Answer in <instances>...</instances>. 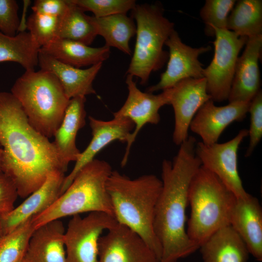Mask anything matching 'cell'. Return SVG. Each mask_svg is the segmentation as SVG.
I'll use <instances>...</instances> for the list:
<instances>
[{"mask_svg":"<svg viewBox=\"0 0 262 262\" xmlns=\"http://www.w3.org/2000/svg\"><path fill=\"white\" fill-rule=\"evenodd\" d=\"M1 170L26 198L56 171L65 173L52 142L29 123L20 103L11 93L0 92Z\"/></svg>","mask_w":262,"mask_h":262,"instance_id":"obj_1","label":"cell"},{"mask_svg":"<svg viewBox=\"0 0 262 262\" xmlns=\"http://www.w3.org/2000/svg\"><path fill=\"white\" fill-rule=\"evenodd\" d=\"M196 142L195 137L188 136L172 161L162 162V187L153 220L154 231L162 249L159 262H177L199 248L185 228L189 185L201 165L195 152Z\"/></svg>","mask_w":262,"mask_h":262,"instance_id":"obj_2","label":"cell"},{"mask_svg":"<svg viewBox=\"0 0 262 262\" xmlns=\"http://www.w3.org/2000/svg\"><path fill=\"white\" fill-rule=\"evenodd\" d=\"M162 187L161 179L154 174L131 179L117 170L112 171L106 182L118 223L137 233L159 261L162 249L154 231L153 220Z\"/></svg>","mask_w":262,"mask_h":262,"instance_id":"obj_3","label":"cell"},{"mask_svg":"<svg viewBox=\"0 0 262 262\" xmlns=\"http://www.w3.org/2000/svg\"><path fill=\"white\" fill-rule=\"evenodd\" d=\"M236 199L216 175L201 165L188 189L191 212L186 232L190 239L199 247L216 231L230 225Z\"/></svg>","mask_w":262,"mask_h":262,"instance_id":"obj_4","label":"cell"},{"mask_svg":"<svg viewBox=\"0 0 262 262\" xmlns=\"http://www.w3.org/2000/svg\"><path fill=\"white\" fill-rule=\"evenodd\" d=\"M112 171L104 160L95 159L87 164L51 206L33 217L34 229L54 220L87 212H103L114 217L106 188Z\"/></svg>","mask_w":262,"mask_h":262,"instance_id":"obj_5","label":"cell"},{"mask_svg":"<svg viewBox=\"0 0 262 262\" xmlns=\"http://www.w3.org/2000/svg\"><path fill=\"white\" fill-rule=\"evenodd\" d=\"M11 93L20 103L31 125L48 138L53 137L70 100L56 77L41 69L25 71Z\"/></svg>","mask_w":262,"mask_h":262,"instance_id":"obj_6","label":"cell"},{"mask_svg":"<svg viewBox=\"0 0 262 262\" xmlns=\"http://www.w3.org/2000/svg\"><path fill=\"white\" fill-rule=\"evenodd\" d=\"M136 22V42L127 75L135 76L146 84L152 72L164 64L168 54L164 45L174 30V24L158 4H136L131 11Z\"/></svg>","mask_w":262,"mask_h":262,"instance_id":"obj_7","label":"cell"},{"mask_svg":"<svg viewBox=\"0 0 262 262\" xmlns=\"http://www.w3.org/2000/svg\"><path fill=\"white\" fill-rule=\"evenodd\" d=\"M214 53L210 64L203 69L207 90L212 100L228 99L238 55L248 38L227 30L214 28Z\"/></svg>","mask_w":262,"mask_h":262,"instance_id":"obj_8","label":"cell"},{"mask_svg":"<svg viewBox=\"0 0 262 262\" xmlns=\"http://www.w3.org/2000/svg\"><path fill=\"white\" fill-rule=\"evenodd\" d=\"M117 223L113 216L103 212L72 216L64 234L66 262H98L101 234Z\"/></svg>","mask_w":262,"mask_h":262,"instance_id":"obj_9","label":"cell"},{"mask_svg":"<svg viewBox=\"0 0 262 262\" xmlns=\"http://www.w3.org/2000/svg\"><path fill=\"white\" fill-rule=\"evenodd\" d=\"M247 136L248 130L244 129L227 142L211 145L199 142L195 147L201 165L216 175L237 198L249 195L243 186L238 168L239 146Z\"/></svg>","mask_w":262,"mask_h":262,"instance_id":"obj_10","label":"cell"},{"mask_svg":"<svg viewBox=\"0 0 262 262\" xmlns=\"http://www.w3.org/2000/svg\"><path fill=\"white\" fill-rule=\"evenodd\" d=\"M126 83L128 90L127 98L123 106L113 113L114 117L128 118L134 125L133 131L126 142L125 152L121 161L125 166L128 161L131 147L143 127L147 124H157L160 121V109L169 104V89L157 95L141 91L133 80V77L127 74Z\"/></svg>","mask_w":262,"mask_h":262,"instance_id":"obj_11","label":"cell"},{"mask_svg":"<svg viewBox=\"0 0 262 262\" xmlns=\"http://www.w3.org/2000/svg\"><path fill=\"white\" fill-rule=\"evenodd\" d=\"M169 49V59L159 82L149 87L147 92L153 93L170 88L187 79L204 78L202 65L199 56L211 49V46L192 48L183 43L174 30L165 43Z\"/></svg>","mask_w":262,"mask_h":262,"instance_id":"obj_12","label":"cell"},{"mask_svg":"<svg viewBox=\"0 0 262 262\" xmlns=\"http://www.w3.org/2000/svg\"><path fill=\"white\" fill-rule=\"evenodd\" d=\"M168 89L169 104L173 108L175 118L173 141L180 146L189 136L190 125L196 113L211 97L204 78L185 79Z\"/></svg>","mask_w":262,"mask_h":262,"instance_id":"obj_13","label":"cell"},{"mask_svg":"<svg viewBox=\"0 0 262 262\" xmlns=\"http://www.w3.org/2000/svg\"><path fill=\"white\" fill-rule=\"evenodd\" d=\"M101 236L98 262H159L145 241L127 227L117 223Z\"/></svg>","mask_w":262,"mask_h":262,"instance_id":"obj_14","label":"cell"},{"mask_svg":"<svg viewBox=\"0 0 262 262\" xmlns=\"http://www.w3.org/2000/svg\"><path fill=\"white\" fill-rule=\"evenodd\" d=\"M250 102H229L226 105L217 106L210 99L196 113L189 129L199 136L201 142L205 144L217 143L228 126L235 121H241L246 117Z\"/></svg>","mask_w":262,"mask_h":262,"instance_id":"obj_15","label":"cell"},{"mask_svg":"<svg viewBox=\"0 0 262 262\" xmlns=\"http://www.w3.org/2000/svg\"><path fill=\"white\" fill-rule=\"evenodd\" d=\"M89 120L92 139L86 148L81 152L71 172L65 177L61 194L69 187L79 171L95 159L99 152L114 141L126 143L134 128L133 122L125 118L114 117L112 120L104 121L90 116Z\"/></svg>","mask_w":262,"mask_h":262,"instance_id":"obj_16","label":"cell"},{"mask_svg":"<svg viewBox=\"0 0 262 262\" xmlns=\"http://www.w3.org/2000/svg\"><path fill=\"white\" fill-rule=\"evenodd\" d=\"M242 55L236 63L228 100L229 102H250L261 90L258 61L262 47V35L248 38Z\"/></svg>","mask_w":262,"mask_h":262,"instance_id":"obj_17","label":"cell"},{"mask_svg":"<svg viewBox=\"0 0 262 262\" xmlns=\"http://www.w3.org/2000/svg\"><path fill=\"white\" fill-rule=\"evenodd\" d=\"M65 177V173L61 171L51 173L45 182L25 198L22 203L9 213L2 215L5 234L51 206L61 194Z\"/></svg>","mask_w":262,"mask_h":262,"instance_id":"obj_18","label":"cell"},{"mask_svg":"<svg viewBox=\"0 0 262 262\" xmlns=\"http://www.w3.org/2000/svg\"><path fill=\"white\" fill-rule=\"evenodd\" d=\"M230 225L245 243L249 253L262 261V208L258 198L250 194L237 198Z\"/></svg>","mask_w":262,"mask_h":262,"instance_id":"obj_19","label":"cell"},{"mask_svg":"<svg viewBox=\"0 0 262 262\" xmlns=\"http://www.w3.org/2000/svg\"><path fill=\"white\" fill-rule=\"evenodd\" d=\"M38 66L40 69L56 77L69 99L96 94L93 82L102 67V63L82 69L63 63L39 51Z\"/></svg>","mask_w":262,"mask_h":262,"instance_id":"obj_20","label":"cell"},{"mask_svg":"<svg viewBox=\"0 0 262 262\" xmlns=\"http://www.w3.org/2000/svg\"><path fill=\"white\" fill-rule=\"evenodd\" d=\"M85 101L83 97L70 99L63 119L53 136L52 143L65 171L69 163L76 162L81 155L76 140L78 132L85 124Z\"/></svg>","mask_w":262,"mask_h":262,"instance_id":"obj_21","label":"cell"},{"mask_svg":"<svg viewBox=\"0 0 262 262\" xmlns=\"http://www.w3.org/2000/svg\"><path fill=\"white\" fill-rule=\"evenodd\" d=\"M65 229L60 219L34 229L24 257L25 262H66Z\"/></svg>","mask_w":262,"mask_h":262,"instance_id":"obj_22","label":"cell"},{"mask_svg":"<svg viewBox=\"0 0 262 262\" xmlns=\"http://www.w3.org/2000/svg\"><path fill=\"white\" fill-rule=\"evenodd\" d=\"M203 262H247L249 252L230 225L219 229L198 248Z\"/></svg>","mask_w":262,"mask_h":262,"instance_id":"obj_23","label":"cell"},{"mask_svg":"<svg viewBox=\"0 0 262 262\" xmlns=\"http://www.w3.org/2000/svg\"><path fill=\"white\" fill-rule=\"evenodd\" d=\"M39 51L63 63L81 68L103 63L110 56V48L106 45L94 48L79 42L57 38L40 48Z\"/></svg>","mask_w":262,"mask_h":262,"instance_id":"obj_24","label":"cell"},{"mask_svg":"<svg viewBox=\"0 0 262 262\" xmlns=\"http://www.w3.org/2000/svg\"><path fill=\"white\" fill-rule=\"evenodd\" d=\"M97 33L103 37L106 46L115 48L131 55L129 42L136 34V25L131 17L126 14H117L103 17L89 16Z\"/></svg>","mask_w":262,"mask_h":262,"instance_id":"obj_25","label":"cell"},{"mask_svg":"<svg viewBox=\"0 0 262 262\" xmlns=\"http://www.w3.org/2000/svg\"><path fill=\"white\" fill-rule=\"evenodd\" d=\"M40 49L29 32H20L13 36L0 32V63L16 62L25 71L35 70Z\"/></svg>","mask_w":262,"mask_h":262,"instance_id":"obj_26","label":"cell"},{"mask_svg":"<svg viewBox=\"0 0 262 262\" xmlns=\"http://www.w3.org/2000/svg\"><path fill=\"white\" fill-rule=\"evenodd\" d=\"M227 28L239 36L262 35V0H238L228 16Z\"/></svg>","mask_w":262,"mask_h":262,"instance_id":"obj_27","label":"cell"},{"mask_svg":"<svg viewBox=\"0 0 262 262\" xmlns=\"http://www.w3.org/2000/svg\"><path fill=\"white\" fill-rule=\"evenodd\" d=\"M65 15L60 19L58 38L68 39L90 46L98 35L89 16L72 0Z\"/></svg>","mask_w":262,"mask_h":262,"instance_id":"obj_28","label":"cell"},{"mask_svg":"<svg viewBox=\"0 0 262 262\" xmlns=\"http://www.w3.org/2000/svg\"><path fill=\"white\" fill-rule=\"evenodd\" d=\"M34 229L31 219L5 234L0 240V262H18L23 259Z\"/></svg>","mask_w":262,"mask_h":262,"instance_id":"obj_29","label":"cell"},{"mask_svg":"<svg viewBox=\"0 0 262 262\" xmlns=\"http://www.w3.org/2000/svg\"><path fill=\"white\" fill-rule=\"evenodd\" d=\"M234 0H207L200 12L205 23V33L214 36V28L227 30L229 13L236 3Z\"/></svg>","mask_w":262,"mask_h":262,"instance_id":"obj_30","label":"cell"},{"mask_svg":"<svg viewBox=\"0 0 262 262\" xmlns=\"http://www.w3.org/2000/svg\"><path fill=\"white\" fill-rule=\"evenodd\" d=\"M60 19L54 16L33 13L28 18L26 27L41 48L58 38Z\"/></svg>","mask_w":262,"mask_h":262,"instance_id":"obj_31","label":"cell"},{"mask_svg":"<svg viewBox=\"0 0 262 262\" xmlns=\"http://www.w3.org/2000/svg\"><path fill=\"white\" fill-rule=\"evenodd\" d=\"M84 12L93 13L96 17L126 14L136 6L134 0H72Z\"/></svg>","mask_w":262,"mask_h":262,"instance_id":"obj_32","label":"cell"},{"mask_svg":"<svg viewBox=\"0 0 262 262\" xmlns=\"http://www.w3.org/2000/svg\"><path fill=\"white\" fill-rule=\"evenodd\" d=\"M248 112L250 115V127L248 130L249 142L245 153L249 157L262 137V92L261 89L250 102Z\"/></svg>","mask_w":262,"mask_h":262,"instance_id":"obj_33","label":"cell"},{"mask_svg":"<svg viewBox=\"0 0 262 262\" xmlns=\"http://www.w3.org/2000/svg\"><path fill=\"white\" fill-rule=\"evenodd\" d=\"M18 5L15 0H0V32L13 36L18 32L20 21Z\"/></svg>","mask_w":262,"mask_h":262,"instance_id":"obj_34","label":"cell"},{"mask_svg":"<svg viewBox=\"0 0 262 262\" xmlns=\"http://www.w3.org/2000/svg\"><path fill=\"white\" fill-rule=\"evenodd\" d=\"M18 196L16 189L12 180L0 170V213L5 215L13 210Z\"/></svg>","mask_w":262,"mask_h":262,"instance_id":"obj_35","label":"cell"},{"mask_svg":"<svg viewBox=\"0 0 262 262\" xmlns=\"http://www.w3.org/2000/svg\"><path fill=\"white\" fill-rule=\"evenodd\" d=\"M69 7L68 0H35L32 7L33 13L62 18Z\"/></svg>","mask_w":262,"mask_h":262,"instance_id":"obj_36","label":"cell"},{"mask_svg":"<svg viewBox=\"0 0 262 262\" xmlns=\"http://www.w3.org/2000/svg\"><path fill=\"white\" fill-rule=\"evenodd\" d=\"M2 214L0 213V240L5 235L3 223H2Z\"/></svg>","mask_w":262,"mask_h":262,"instance_id":"obj_37","label":"cell"},{"mask_svg":"<svg viewBox=\"0 0 262 262\" xmlns=\"http://www.w3.org/2000/svg\"><path fill=\"white\" fill-rule=\"evenodd\" d=\"M2 148L1 147V146L0 145V170H1V156H2Z\"/></svg>","mask_w":262,"mask_h":262,"instance_id":"obj_38","label":"cell"},{"mask_svg":"<svg viewBox=\"0 0 262 262\" xmlns=\"http://www.w3.org/2000/svg\"><path fill=\"white\" fill-rule=\"evenodd\" d=\"M23 260H24V258L23 259H22L21 260H20L19 262H23Z\"/></svg>","mask_w":262,"mask_h":262,"instance_id":"obj_39","label":"cell"},{"mask_svg":"<svg viewBox=\"0 0 262 262\" xmlns=\"http://www.w3.org/2000/svg\"><path fill=\"white\" fill-rule=\"evenodd\" d=\"M23 262H25V261H24V260H23Z\"/></svg>","mask_w":262,"mask_h":262,"instance_id":"obj_40","label":"cell"}]
</instances>
